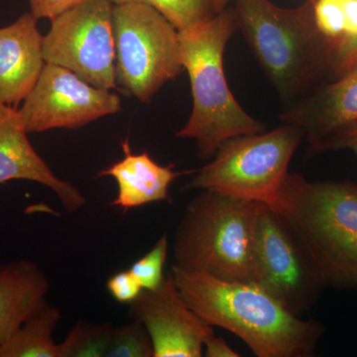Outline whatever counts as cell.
Wrapping results in <instances>:
<instances>
[{
  "mask_svg": "<svg viewBox=\"0 0 357 357\" xmlns=\"http://www.w3.org/2000/svg\"><path fill=\"white\" fill-rule=\"evenodd\" d=\"M128 317L146 328L153 357H201L204 340L215 333L188 306L172 272L158 288L142 290L129 304Z\"/></svg>",
  "mask_w": 357,
  "mask_h": 357,
  "instance_id": "8fae6325",
  "label": "cell"
},
{
  "mask_svg": "<svg viewBox=\"0 0 357 357\" xmlns=\"http://www.w3.org/2000/svg\"><path fill=\"white\" fill-rule=\"evenodd\" d=\"M342 149L351 150L357 156V121L337 129L310 147L312 153Z\"/></svg>",
  "mask_w": 357,
  "mask_h": 357,
  "instance_id": "603a6c76",
  "label": "cell"
},
{
  "mask_svg": "<svg viewBox=\"0 0 357 357\" xmlns=\"http://www.w3.org/2000/svg\"><path fill=\"white\" fill-rule=\"evenodd\" d=\"M121 146L123 159L98 175L116 181L119 192L112 206L126 213L145 204L168 201L169 188L174 180L185 173L174 171V165H159L147 152L133 154L128 138L122 141Z\"/></svg>",
  "mask_w": 357,
  "mask_h": 357,
  "instance_id": "9a60e30c",
  "label": "cell"
},
{
  "mask_svg": "<svg viewBox=\"0 0 357 357\" xmlns=\"http://www.w3.org/2000/svg\"><path fill=\"white\" fill-rule=\"evenodd\" d=\"M250 283L299 318L311 310L326 289L287 222L263 203L258 208Z\"/></svg>",
  "mask_w": 357,
  "mask_h": 357,
  "instance_id": "ba28073f",
  "label": "cell"
},
{
  "mask_svg": "<svg viewBox=\"0 0 357 357\" xmlns=\"http://www.w3.org/2000/svg\"><path fill=\"white\" fill-rule=\"evenodd\" d=\"M270 206L298 237L326 288L357 290V184L289 174Z\"/></svg>",
  "mask_w": 357,
  "mask_h": 357,
  "instance_id": "7a4b0ae2",
  "label": "cell"
},
{
  "mask_svg": "<svg viewBox=\"0 0 357 357\" xmlns=\"http://www.w3.org/2000/svg\"><path fill=\"white\" fill-rule=\"evenodd\" d=\"M183 299L211 326L243 340L258 357H311L325 328L314 319L294 316L251 283L220 280L172 267Z\"/></svg>",
  "mask_w": 357,
  "mask_h": 357,
  "instance_id": "6da1fadb",
  "label": "cell"
},
{
  "mask_svg": "<svg viewBox=\"0 0 357 357\" xmlns=\"http://www.w3.org/2000/svg\"><path fill=\"white\" fill-rule=\"evenodd\" d=\"M112 20L117 88L149 102L184 70L178 31L159 11L144 4L114 6Z\"/></svg>",
  "mask_w": 357,
  "mask_h": 357,
  "instance_id": "52a82bcc",
  "label": "cell"
},
{
  "mask_svg": "<svg viewBox=\"0 0 357 357\" xmlns=\"http://www.w3.org/2000/svg\"><path fill=\"white\" fill-rule=\"evenodd\" d=\"M238 29L234 8L178 31L181 61L191 82L192 110L178 137L194 139L199 157L210 160L225 140L261 133L265 126L244 112L227 86L223 54Z\"/></svg>",
  "mask_w": 357,
  "mask_h": 357,
  "instance_id": "277c9868",
  "label": "cell"
},
{
  "mask_svg": "<svg viewBox=\"0 0 357 357\" xmlns=\"http://www.w3.org/2000/svg\"><path fill=\"white\" fill-rule=\"evenodd\" d=\"M107 288L112 297L121 304H130L143 290L142 286L130 270L112 275L107 280Z\"/></svg>",
  "mask_w": 357,
  "mask_h": 357,
  "instance_id": "cb8c5ba5",
  "label": "cell"
},
{
  "mask_svg": "<svg viewBox=\"0 0 357 357\" xmlns=\"http://www.w3.org/2000/svg\"><path fill=\"white\" fill-rule=\"evenodd\" d=\"M153 344L145 326L130 323L112 330L105 357H153Z\"/></svg>",
  "mask_w": 357,
  "mask_h": 357,
  "instance_id": "44dd1931",
  "label": "cell"
},
{
  "mask_svg": "<svg viewBox=\"0 0 357 357\" xmlns=\"http://www.w3.org/2000/svg\"><path fill=\"white\" fill-rule=\"evenodd\" d=\"M114 6L144 4L159 11L178 30L199 24L215 15L211 0H110Z\"/></svg>",
  "mask_w": 357,
  "mask_h": 357,
  "instance_id": "d6986e66",
  "label": "cell"
},
{
  "mask_svg": "<svg viewBox=\"0 0 357 357\" xmlns=\"http://www.w3.org/2000/svg\"><path fill=\"white\" fill-rule=\"evenodd\" d=\"M280 121L299 128L309 147L337 129L357 121V66L331 83L319 84L288 107Z\"/></svg>",
  "mask_w": 357,
  "mask_h": 357,
  "instance_id": "5bb4252c",
  "label": "cell"
},
{
  "mask_svg": "<svg viewBox=\"0 0 357 357\" xmlns=\"http://www.w3.org/2000/svg\"><path fill=\"white\" fill-rule=\"evenodd\" d=\"M17 107L0 103V184L11 180L38 183L55 192L69 213L86 204L74 185L61 180L35 151Z\"/></svg>",
  "mask_w": 357,
  "mask_h": 357,
  "instance_id": "7c38bea8",
  "label": "cell"
},
{
  "mask_svg": "<svg viewBox=\"0 0 357 357\" xmlns=\"http://www.w3.org/2000/svg\"><path fill=\"white\" fill-rule=\"evenodd\" d=\"M357 66V0H347L342 39L331 51L330 77L337 79Z\"/></svg>",
  "mask_w": 357,
  "mask_h": 357,
  "instance_id": "ffe728a7",
  "label": "cell"
},
{
  "mask_svg": "<svg viewBox=\"0 0 357 357\" xmlns=\"http://www.w3.org/2000/svg\"><path fill=\"white\" fill-rule=\"evenodd\" d=\"M304 138V132L291 124L229 138L218 148L213 161L185 188L272 206L288 177L291 159Z\"/></svg>",
  "mask_w": 357,
  "mask_h": 357,
  "instance_id": "8992f818",
  "label": "cell"
},
{
  "mask_svg": "<svg viewBox=\"0 0 357 357\" xmlns=\"http://www.w3.org/2000/svg\"><path fill=\"white\" fill-rule=\"evenodd\" d=\"M204 347H206V357H238L239 354L229 347L225 338L215 337V333L206 337Z\"/></svg>",
  "mask_w": 357,
  "mask_h": 357,
  "instance_id": "484cf974",
  "label": "cell"
},
{
  "mask_svg": "<svg viewBox=\"0 0 357 357\" xmlns=\"http://www.w3.org/2000/svg\"><path fill=\"white\" fill-rule=\"evenodd\" d=\"M82 0H28L30 13L37 20H53L79 4Z\"/></svg>",
  "mask_w": 357,
  "mask_h": 357,
  "instance_id": "d4e9b609",
  "label": "cell"
},
{
  "mask_svg": "<svg viewBox=\"0 0 357 357\" xmlns=\"http://www.w3.org/2000/svg\"><path fill=\"white\" fill-rule=\"evenodd\" d=\"M237 27L287 107L330 77V50L314 20V0L282 8L270 0H236Z\"/></svg>",
  "mask_w": 357,
  "mask_h": 357,
  "instance_id": "3957f363",
  "label": "cell"
},
{
  "mask_svg": "<svg viewBox=\"0 0 357 357\" xmlns=\"http://www.w3.org/2000/svg\"><path fill=\"white\" fill-rule=\"evenodd\" d=\"M168 255V237L166 234L158 239L151 250L133 263L131 273L136 277L143 290H154L163 282L164 265Z\"/></svg>",
  "mask_w": 357,
  "mask_h": 357,
  "instance_id": "7402d4cb",
  "label": "cell"
},
{
  "mask_svg": "<svg viewBox=\"0 0 357 357\" xmlns=\"http://www.w3.org/2000/svg\"><path fill=\"white\" fill-rule=\"evenodd\" d=\"M20 110L26 130L77 129L121 110V98L96 88L72 70L45 63L34 88Z\"/></svg>",
  "mask_w": 357,
  "mask_h": 357,
  "instance_id": "30bf717a",
  "label": "cell"
},
{
  "mask_svg": "<svg viewBox=\"0 0 357 357\" xmlns=\"http://www.w3.org/2000/svg\"><path fill=\"white\" fill-rule=\"evenodd\" d=\"M259 203L203 190L174 239L175 266L220 280L250 283Z\"/></svg>",
  "mask_w": 357,
  "mask_h": 357,
  "instance_id": "5b68a950",
  "label": "cell"
},
{
  "mask_svg": "<svg viewBox=\"0 0 357 357\" xmlns=\"http://www.w3.org/2000/svg\"><path fill=\"white\" fill-rule=\"evenodd\" d=\"M114 7L110 0H82L51 20L43 40L45 62L72 70L96 88L119 91Z\"/></svg>",
  "mask_w": 357,
  "mask_h": 357,
  "instance_id": "9c48e42d",
  "label": "cell"
},
{
  "mask_svg": "<svg viewBox=\"0 0 357 357\" xmlns=\"http://www.w3.org/2000/svg\"><path fill=\"white\" fill-rule=\"evenodd\" d=\"M50 283L29 260L0 266V344L46 304Z\"/></svg>",
  "mask_w": 357,
  "mask_h": 357,
  "instance_id": "2e32d148",
  "label": "cell"
},
{
  "mask_svg": "<svg viewBox=\"0 0 357 357\" xmlns=\"http://www.w3.org/2000/svg\"><path fill=\"white\" fill-rule=\"evenodd\" d=\"M37 20L24 13L0 28V103L17 107L38 81L45 65Z\"/></svg>",
  "mask_w": 357,
  "mask_h": 357,
  "instance_id": "4fadbf2b",
  "label": "cell"
},
{
  "mask_svg": "<svg viewBox=\"0 0 357 357\" xmlns=\"http://www.w3.org/2000/svg\"><path fill=\"white\" fill-rule=\"evenodd\" d=\"M230 0H211L215 14L220 13L223 9L227 8Z\"/></svg>",
  "mask_w": 357,
  "mask_h": 357,
  "instance_id": "4316f807",
  "label": "cell"
},
{
  "mask_svg": "<svg viewBox=\"0 0 357 357\" xmlns=\"http://www.w3.org/2000/svg\"><path fill=\"white\" fill-rule=\"evenodd\" d=\"M112 330L110 323L79 321L58 344V357H105Z\"/></svg>",
  "mask_w": 357,
  "mask_h": 357,
  "instance_id": "ac0fdd59",
  "label": "cell"
},
{
  "mask_svg": "<svg viewBox=\"0 0 357 357\" xmlns=\"http://www.w3.org/2000/svg\"><path fill=\"white\" fill-rule=\"evenodd\" d=\"M60 319V309L46 303L0 344V357H58L53 333Z\"/></svg>",
  "mask_w": 357,
  "mask_h": 357,
  "instance_id": "e0dca14e",
  "label": "cell"
}]
</instances>
